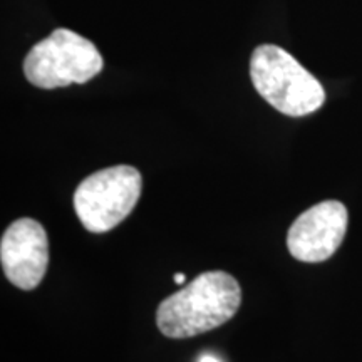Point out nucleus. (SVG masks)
<instances>
[{
    "label": "nucleus",
    "instance_id": "f257e3e1",
    "mask_svg": "<svg viewBox=\"0 0 362 362\" xmlns=\"http://www.w3.org/2000/svg\"><path fill=\"white\" fill-rule=\"evenodd\" d=\"M242 288L235 277L221 270L203 272L180 292L158 307L156 324L163 336L188 339L220 327L237 314Z\"/></svg>",
    "mask_w": 362,
    "mask_h": 362
},
{
    "label": "nucleus",
    "instance_id": "f03ea898",
    "mask_svg": "<svg viewBox=\"0 0 362 362\" xmlns=\"http://www.w3.org/2000/svg\"><path fill=\"white\" fill-rule=\"evenodd\" d=\"M250 76L257 93L282 115H312L325 101L322 84L279 45L264 44L253 51Z\"/></svg>",
    "mask_w": 362,
    "mask_h": 362
},
{
    "label": "nucleus",
    "instance_id": "7ed1b4c3",
    "mask_svg": "<svg viewBox=\"0 0 362 362\" xmlns=\"http://www.w3.org/2000/svg\"><path fill=\"white\" fill-rule=\"evenodd\" d=\"M104 61L98 47L69 29H56L35 44L24 61V74L40 89L84 84L103 71Z\"/></svg>",
    "mask_w": 362,
    "mask_h": 362
},
{
    "label": "nucleus",
    "instance_id": "20e7f679",
    "mask_svg": "<svg viewBox=\"0 0 362 362\" xmlns=\"http://www.w3.org/2000/svg\"><path fill=\"white\" fill-rule=\"evenodd\" d=\"M141 188L138 170L128 165L111 166L81 181L74 193V210L88 232H110L133 211Z\"/></svg>",
    "mask_w": 362,
    "mask_h": 362
},
{
    "label": "nucleus",
    "instance_id": "39448f33",
    "mask_svg": "<svg viewBox=\"0 0 362 362\" xmlns=\"http://www.w3.org/2000/svg\"><path fill=\"white\" fill-rule=\"evenodd\" d=\"M347 230V208L327 200L310 206L293 221L287 233V247L293 259L317 264L330 259L341 247Z\"/></svg>",
    "mask_w": 362,
    "mask_h": 362
},
{
    "label": "nucleus",
    "instance_id": "423d86ee",
    "mask_svg": "<svg viewBox=\"0 0 362 362\" xmlns=\"http://www.w3.org/2000/svg\"><path fill=\"white\" fill-rule=\"evenodd\" d=\"M0 262L6 277L22 291L42 282L49 264V242L44 226L33 218H19L0 242Z\"/></svg>",
    "mask_w": 362,
    "mask_h": 362
},
{
    "label": "nucleus",
    "instance_id": "0eeeda50",
    "mask_svg": "<svg viewBox=\"0 0 362 362\" xmlns=\"http://www.w3.org/2000/svg\"><path fill=\"white\" fill-rule=\"evenodd\" d=\"M198 362H220V361H218V359H215L214 356H203L202 359L198 361Z\"/></svg>",
    "mask_w": 362,
    "mask_h": 362
},
{
    "label": "nucleus",
    "instance_id": "6e6552de",
    "mask_svg": "<svg viewBox=\"0 0 362 362\" xmlns=\"http://www.w3.org/2000/svg\"><path fill=\"white\" fill-rule=\"evenodd\" d=\"M173 279H175V282H176V284H183L185 280H187V277H185L183 274H176Z\"/></svg>",
    "mask_w": 362,
    "mask_h": 362
}]
</instances>
